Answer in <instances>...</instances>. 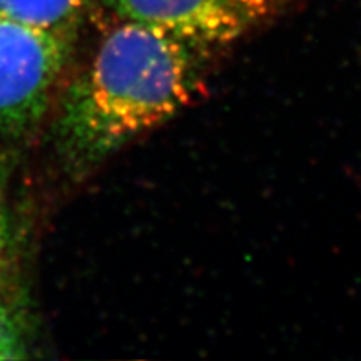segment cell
I'll return each instance as SVG.
<instances>
[{
	"label": "cell",
	"mask_w": 361,
	"mask_h": 361,
	"mask_svg": "<svg viewBox=\"0 0 361 361\" xmlns=\"http://www.w3.org/2000/svg\"><path fill=\"white\" fill-rule=\"evenodd\" d=\"M223 49L130 20L104 35L66 90L57 147L67 171L84 176L201 96Z\"/></svg>",
	"instance_id": "6da1fadb"
},
{
	"label": "cell",
	"mask_w": 361,
	"mask_h": 361,
	"mask_svg": "<svg viewBox=\"0 0 361 361\" xmlns=\"http://www.w3.org/2000/svg\"><path fill=\"white\" fill-rule=\"evenodd\" d=\"M290 0H106L117 20L156 27L226 49L264 24Z\"/></svg>",
	"instance_id": "3957f363"
},
{
	"label": "cell",
	"mask_w": 361,
	"mask_h": 361,
	"mask_svg": "<svg viewBox=\"0 0 361 361\" xmlns=\"http://www.w3.org/2000/svg\"><path fill=\"white\" fill-rule=\"evenodd\" d=\"M90 0H0V12L37 29L75 37Z\"/></svg>",
	"instance_id": "277c9868"
},
{
	"label": "cell",
	"mask_w": 361,
	"mask_h": 361,
	"mask_svg": "<svg viewBox=\"0 0 361 361\" xmlns=\"http://www.w3.org/2000/svg\"><path fill=\"white\" fill-rule=\"evenodd\" d=\"M25 355L19 328L8 311L0 305V360H16Z\"/></svg>",
	"instance_id": "5b68a950"
},
{
	"label": "cell",
	"mask_w": 361,
	"mask_h": 361,
	"mask_svg": "<svg viewBox=\"0 0 361 361\" xmlns=\"http://www.w3.org/2000/svg\"><path fill=\"white\" fill-rule=\"evenodd\" d=\"M72 42L0 12V137L25 133L45 114Z\"/></svg>",
	"instance_id": "7a4b0ae2"
},
{
	"label": "cell",
	"mask_w": 361,
	"mask_h": 361,
	"mask_svg": "<svg viewBox=\"0 0 361 361\" xmlns=\"http://www.w3.org/2000/svg\"><path fill=\"white\" fill-rule=\"evenodd\" d=\"M8 241H11V236H8V219L6 213V202H4L2 197V189H0V266L6 259Z\"/></svg>",
	"instance_id": "8992f818"
}]
</instances>
